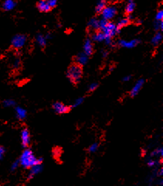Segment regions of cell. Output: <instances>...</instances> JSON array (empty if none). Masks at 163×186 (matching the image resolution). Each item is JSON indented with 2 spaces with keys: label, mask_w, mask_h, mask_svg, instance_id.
<instances>
[{
  "label": "cell",
  "mask_w": 163,
  "mask_h": 186,
  "mask_svg": "<svg viewBox=\"0 0 163 186\" xmlns=\"http://www.w3.org/2000/svg\"><path fill=\"white\" fill-rule=\"evenodd\" d=\"M43 159L42 158H36L34 154L30 149H26L19 160V165L23 166L24 168H30L33 165L41 164Z\"/></svg>",
  "instance_id": "cell-1"
},
{
  "label": "cell",
  "mask_w": 163,
  "mask_h": 186,
  "mask_svg": "<svg viewBox=\"0 0 163 186\" xmlns=\"http://www.w3.org/2000/svg\"><path fill=\"white\" fill-rule=\"evenodd\" d=\"M83 75V69L82 66L78 65V64H74L71 65L68 68L67 72V78L72 83L77 84L80 81V78Z\"/></svg>",
  "instance_id": "cell-2"
},
{
  "label": "cell",
  "mask_w": 163,
  "mask_h": 186,
  "mask_svg": "<svg viewBox=\"0 0 163 186\" xmlns=\"http://www.w3.org/2000/svg\"><path fill=\"white\" fill-rule=\"evenodd\" d=\"M101 30L102 32L104 33V36H105L104 41L106 42L107 44H111V38L119 32L120 29H118L117 25L115 24L114 23L107 21L105 26Z\"/></svg>",
  "instance_id": "cell-3"
},
{
  "label": "cell",
  "mask_w": 163,
  "mask_h": 186,
  "mask_svg": "<svg viewBox=\"0 0 163 186\" xmlns=\"http://www.w3.org/2000/svg\"><path fill=\"white\" fill-rule=\"evenodd\" d=\"M27 41V37L23 34H17L12 39V46L15 49H20L24 46Z\"/></svg>",
  "instance_id": "cell-4"
},
{
  "label": "cell",
  "mask_w": 163,
  "mask_h": 186,
  "mask_svg": "<svg viewBox=\"0 0 163 186\" xmlns=\"http://www.w3.org/2000/svg\"><path fill=\"white\" fill-rule=\"evenodd\" d=\"M117 14V9L115 6H106L105 8L101 11L102 18L104 19H106L107 21H109L110 19H113Z\"/></svg>",
  "instance_id": "cell-5"
},
{
  "label": "cell",
  "mask_w": 163,
  "mask_h": 186,
  "mask_svg": "<svg viewBox=\"0 0 163 186\" xmlns=\"http://www.w3.org/2000/svg\"><path fill=\"white\" fill-rule=\"evenodd\" d=\"M53 108H54V111L56 112V113L58 114H65L69 113L70 110V107L65 105L64 104H63L62 103L57 102L55 103L53 105Z\"/></svg>",
  "instance_id": "cell-6"
},
{
  "label": "cell",
  "mask_w": 163,
  "mask_h": 186,
  "mask_svg": "<svg viewBox=\"0 0 163 186\" xmlns=\"http://www.w3.org/2000/svg\"><path fill=\"white\" fill-rule=\"evenodd\" d=\"M22 145L23 147H27L30 143V133L29 129L25 128L21 132Z\"/></svg>",
  "instance_id": "cell-7"
},
{
  "label": "cell",
  "mask_w": 163,
  "mask_h": 186,
  "mask_svg": "<svg viewBox=\"0 0 163 186\" xmlns=\"http://www.w3.org/2000/svg\"><path fill=\"white\" fill-rule=\"evenodd\" d=\"M140 41L135 39V40H131V41H127L125 40H121L118 42V44L122 47H125V48H133L135 46H137L139 43Z\"/></svg>",
  "instance_id": "cell-8"
},
{
  "label": "cell",
  "mask_w": 163,
  "mask_h": 186,
  "mask_svg": "<svg viewBox=\"0 0 163 186\" xmlns=\"http://www.w3.org/2000/svg\"><path fill=\"white\" fill-rule=\"evenodd\" d=\"M144 83V81L143 79H140V80H138V81H137L136 84L134 85L133 88L131 89V92H130V95H131V97H134V96H135V95H137L138 94V92H140V90L142 89Z\"/></svg>",
  "instance_id": "cell-9"
},
{
  "label": "cell",
  "mask_w": 163,
  "mask_h": 186,
  "mask_svg": "<svg viewBox=\"0 0 163 186\" xmlns=\"http://www.w3.org/2000/svg\"><path fill=\"white\" fill-rule=\"evenodd\" d=\"M88 57L87 54L83 52V53H80L79 54L77 55V57L75 58V61H76V64L80 65V66H83V65H85L87 61H88Z\"/></svg>",
  "instance_id": "cell-10"
},
{
  "label": "cell",
  "mask_w": 163,
  "mask_h": 186,
  "mask_svg": "<svg viewBox=\"0 0 163 186\" xmlns=\"http://www.w3.org/2000/svg\"><path fill=\"white\" fill-rule=\"evenodd\" d=\"M42 169H43V167H42L41 164L35 165L32 167H30V174H29V176H28V180L32 179L35 175H36L37 174H39L42 171Z\"/></svg>",
  "instance_id": "cell-11"
},
{
  "label": "cell",
  "mask_w": 163,
  "mask_h": 186,
  "mask_svg": "<svg viewBox=\"0 0 163 186\" xmlns=\"http://www.w3.org/2000/svg\"><path fill=\"white\" fill-rule=\"evenodd\" d=\"M93 51H94V47H93L92 42L90 39H87L83 45V52L87 56H91V54H93Z\"/></svg>",
  "instance_id": "cell-12"
},
{
  "label": "cell",
  "mask_w": 163,
  "mask_h": 186,
  "mask_svg": "<svg viewBox=\"0 0 163 186\" xmlns=\"http://www.w3.org/2000/svg\"><path fill=\"white\" fill-rule=\"evenodd\" d=\"M37 8L39 10L44 13H47L51 9V7L46 0H40V2L37 4Z\"/></svg>",
  "instance_id": "cell-13"
},
{
  "label": "cell",
  "mask_w": 163,
  "mask_h": 186,
  "mask_svg": "<svg viewBox=\"0 0 163 186\" xmlns=\"http://www.w3.org/2000/svg\"><path fill=\"white\" fill-rule=\"evenodd\" d=\"M16 5V3L14 0H5L3 4V9L5 11L13 10Z\"/></svg>",
  "instance_id": "cell-14"
},
{
  "label": "cell",
  "mask_w": 163,
  "mask_h": 186,
  "mask_svg": "<svg viewBox=\"0 0 163 186\" xmlns=\"http://www.w3.org/2000/svg\"><path fill=\"white\" fill-rule=\"evenodd\" d=\"M16 114L19 119H23L27 117V111L21 107H16Z\"/></svg>",
  "instance_id": "cell-15"
},
{
  "label": "cell",
  "mask_w": 163,
  "mask_h": 186,
  "mask_svg": "<svg viewBox=\"0 0 163 186\" xmlns=\"http://www.w3.org/2000/svg\"><path fill=\"white\" fill-rule=\"evenodd\" d=\"M135 9V3L133 0H129L125 6V13L127 14H131Z\"/></svg>",
  "instance_id": "cell-16"
},
{
  "label": "cell",
  "mask_w": 163,
  "mask_h": 186,
  "mask_svg": "<svg viewBox=\"0 0 163 186\" xmlns=\"http://www.w3.org/2000/svg\"><path fill=\"white\" fill-rule=\"evenodd\" d=\"M162 40V34L160 32H158L152 39V43L153 46H158Z\"/></svg>",
  "instance_id": "cell-17"
},
{
  "label": "cell",
  "mask_w": 163,
  "mask_h": 186,
  "mask_svg": "<svg viewBox=\"0 0 163 186\" xmlns=\"http://www.w3.org/2000/svg\"><path fill=\"white\" fill-rule=\"evenodd\" d=\"M92 39L94 41H97V42H102V41H104V40H105V36H104V33L102 31H100V32L95 33L92 37Z\"/></svg>",
  "instance_id": "cell-18"
},
{
  "label": "cell",
  "mask_w": 163,
  "mask_h": 186,
  "mask_svg": "<svg viewBox=\"0 0 163 186\" xmlns=\"http://www.w3.org/2000/svg\"><path fill=\"white\" fill-rule=\"evenodd\" d=\"M106 0H99L98 3H97L96 5V12L97 13H101V11L106 7Z\"/></svg>",
  "instance_id": "cell-19"
},
{
  "label": "cell",
  "mask_w": 163,
  "mask_h": 186,
  "mask_svg": "<svg viewBox=\"0 0 163 186\" xmlns=\"http://www.w3.org/2000/svg\"><path fill=\"white\" fill-rule=\"evenodd\" d=\"M36 42L40 47H45L46 44V38L42 34H38L36 36Z\"/></svg>",
  "instance_id": "cell-20"
},
{
  "label": "cell",
  "mask_w": 163,
  "mask_h": 186,
  "mask_svg": "<svg viewBox=\"0 0 163 186\" xmlns=\"http://www.w3.org/2000/svg\"><path fill=\"white\" fill-rule=\"evenodd\" d=\"M89 27L92 28L93 30H98L99 29V20L96 18H93L89 21Z\"/></svg>",
  "instance_id": "cell-21"
},
{
  "label": "cell",
  "mask_w": 163,
  "mask_h": 186,
  "mask_svg": "<svg viewBox=\"0 0 163 186\" xmlns=\"http://www.w3.org/2000/svg\"><path fill=\"white\" fill-rule=\"evenodd\" d=\"M129 23H130V19H129V18H124V19H120V20L118 21V24H117V27H118V29H121V28H122V27L127 26V25L129 24Z\"/></svg>",
  "instance_id": "cell-22"
},
{
  "label": "cell",
  "mask_w": 163,
  "mask_h": 186,
  "mask_svg": "<svg viewBox=\"0 0 163 186\" xmlns=\"http://www.w3.org/2000/svg\"><path fill=\"white\" fill-rule=\"evenodd\" d=\"M3 105L5 107H11V106H14V105H16V102L13 99H7L4 101Z\"/></svg>",
  "instance_id": "cell-23"
},
{
  "label": "cell",
  "mask_w": 163,
  "mask_h": 186,
  "mask_svg": "<svg viewBox=\"0 0 163 186\" xmlns=\"http://www.w3.org/2000/svg\"><path fill=\"white\" fill-rule=\"evenodd\" d=\"M97 150H98V144L97 143H94L90 146L88 151L89 152H91V153H94V152H96Z\"/></svg>",
  "instance_id": "cell-24"
},
{
  "label": "cell",
  "mask_w": 163,
  "mask_h": 186,
  "mask_svg": "<svg viewBox=\"0 0 163 186\" xmlns=\"http://www.w3.org/2000/svg\"><path fill=\"white\" fill-rule=\"evenodd\" d=\"M155 30H163V22L162 20H160V21H157L155 23Z\"/></svg>",
  "instance_id": "cell-25"
},
{
  "label": "cell",
  "mask_w": 163,
  "mask_h": 186,
  "mask_svg": "<svg viewBox=\"0 0 163 186\" xmlns=\"http://www.w3.org/2000/svg\"><path fill=\"white\" fill-rule=\"evenodd\" d=\"M155 19L157 21H160V20H162L163 19V10L162 9H160L159 11H158V13H156V16H155Z\"/></svg>",
  "instance_id": "cell-26"
},
{
  "label": "cell",
  "mask_w": 163,
  "mask_h": 186,
  "mask_svg": "<svg viewBox=\"0 0 163 186\" xmlns=\"http://www.w3.org/2000/svg\"><path fill=\"white\" fill-rule=\"evenodd\" d=\"M156 155H159V156H162L163 155V151L162 148H160L157 150V151H155L153 152L152 154V156H156Z\"/></svg>",
  "instance_id": "cell-27"
},
{
  "label": "cell",
  "mask_w": 163,
  "mask_h": 186,
  "mask_svg": "<svg viewBox=\"0 0 163 186\" xmlns=\"http://www.w3.org/2000/svg\"><path fill=\"white\" fill-rule=\"evenodd\" d=\"M83 102V98H79L78 99L75 101L74 104V107H77L78 105H80V104H82V103Z\"/></svg>",
  "instance_id": "cell-28"
},
{
  "label": "cell",
  "mask_w": 163,
  "mask_h": 186,
  "mask_svg": "<svg viewBox=\"0 0 163 186\" xmlns=\"http://www.w3.org/2000/svg\"><path fill=\"white\" fill-rule=\"evenodd\" d=\"M47 1V3L50 5L51 8H53V7H55L57 4V1L58 0H46Z\"/></svg>",
  "instance_id": "cell-29"
},
{
  "label": "cell",
  "mask_w": 163,
  "mask_h": 186,
  "mask_svg": "<svg viewBox=\"0 0 163 186\" xmlns=\"http://www.w3.org/2000/svg\"><path fill=\"white\" fill-rule=\"evenodd\" d=\"M97 87H98V84L92 83L91 85L89 86V91H90V92H94V90H96Z\"/></svg>",
  "instance_id": "cell-30"
},
{
  "label": "cell",
  "mask_w": 163,
  "mask_h": 186,
  "mask_svg": "<svg viewBox=\"0 0 163 186\" xmlns=\"http://www.w3.org/2000/svg\"><path fill=\"white\" fill-rule=\"evenodd\" d=\"M19 165V161H17L14 162L13 164L12 165V166H11V171H13L16 170V168L18 167Z\"/></svg>",
  "instance_id": "cell-31"
},
{
  "label": "cell",
  "mask_w": 163,
  "mask_h": 186,
  "mask_svg": "<svg viewBox=\"0 0 163 186\" xmlns=\"http://www.w3.org/2000/svg\"><path fill=\"white\" fill-rule=\"evenodd\" d=\"M4 154H5V148L3 147L0 146V160L3 159Z\"/></svg>",
  "instance_id": "cell-32"
},
{
  "label": "cell",
  "mask_w": 163,
  "mask_h": 186,
  "mask_svg": "<svg viewBox=\"0 0 163 186\" xmlns=\"http://www.w3.org/2000/svg\"><path fill=\"white\" fill-rule=\"evenodd\" d=\"M155 165H156V161H154V160H149V161H148V165L149 167H154Z\"/></svg>",
  "instance_id": "cell-33"
},
{
  "label": "cell",
  "mask_w": 163,
  "mask_h": 186,
  "mask_svg": "<svg viewBox=\"0 0 163 186\" xmlns=\"http://www.w3.org/2000/svg\"><path fill=\"white\" fill-rule=\"evenodd\" d=\"M19 65H20V62H19V60H18V59L15 60V61H14V63H13L14 67H16V68H17V67H18L19 66Z\"/></svg>",
  "instance_id": "cell-34"
},
{
  "label": "cell",
  "mask_w": 163,
  "mask_h": 186,
  "mask_svg": "<svg viewBox=\"0 0 163 186\" xmlns=\"http://www.w3.org/2000/svg\"><path fill=\"white\" fill-rule=\"evenodd\" d=\"M131 76L130 75H127V76H125V77H124L123 78V81H130V79H131Z\"/></svg>",
  "instance_id": "cell-35"
},
{
  "label": "cell",
  "mask_w": 163,
  "mask_h": 186,
  "mask_svg": "<svg viewBox=\"0 0 163 186\" xmlns=\"http://www.w3.org/2000/svg\"><path fill=\"white\" fill-rule=\"evenodd\" d=\"M107 54H108V52H107V51H104V52H103V57H107Z\"/></svg>",
  "instance_id": "cell-36"
},
{
  "label": "cell",
  "mask_w": 163,
  "mask_h": 186,
  "mask_svg": "<svg viewBox=\"0 0 163 186\" xmlns=\"http://www.w3.org/2000/svg\"><path fill=\"white\" fill-rule=\"evenodd\" d=\"M162 173H163L162 168H161V169H160V172H159V175H160V176L162 175Z\"/></svg>",
  "instance_id": "cell-37"
}]
</instances>
